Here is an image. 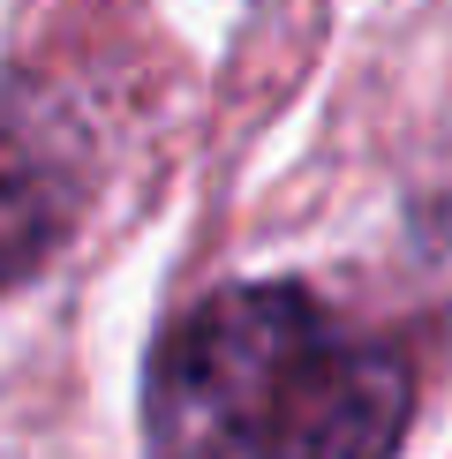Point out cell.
<instances>
[{
  "label": "cell",
  "mask_w": 452,
  "mask_h": 459,
  "mask_svg": "<svg viewBox=\"0 0 452 459\" xmlns=\"http://www.w3.org/2000/svg\"><path fill=\"white\" fill-rule=\"evenodd\" d=\"M414 361L294 279L219 286L143 369V459H392Z\"/></svg>",
  "instance_id": "cell-1"
},
{
  "label": "cell",
  "mask_w": 452,
  "mask_h": 459,
  "mask_svg": "<svg viewBox=\"0 0 452 459\" xmlns=\"http://www.w3.org/2000/svg\"><path fill=\"white\" fill-rule=\"evenodd\" d=\"M91 196V136L38 75L0 61V286L30 279Z\"/></svg>",
  "instance_id": "cell-2"
}]
</instances>
